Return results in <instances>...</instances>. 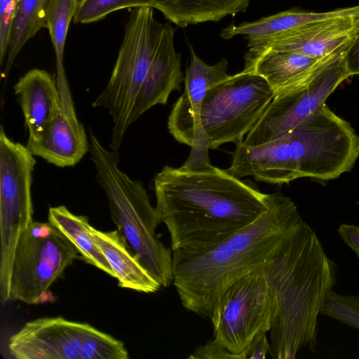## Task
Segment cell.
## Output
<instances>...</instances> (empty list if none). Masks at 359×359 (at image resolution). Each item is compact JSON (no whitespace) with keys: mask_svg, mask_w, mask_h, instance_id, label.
I'll return each mask as SVG.
<instances>
[{"mask_svg":"<svg viewBox=\"0 0 359 359\" xmlns=\"http://www.w3.org/2000/svg\"><path fill=\"white\" fill-rule=\"evenodd\" d=\"M273 299L264 270L250 273L230 285L218 298L210 318L214 339L239 359L260 332H269Z\"/></svg>","mask_w":359,"mask_h":359,"instance_id":"11","label":"cell"},{"mask_svg":"<svg viewBox=\"0 0 359 359\" xmlns=\"http://www.w3.org/2000/svg\"><path fill=\"white\" fill-rule=\"evenodd\" d=\"M124 344L111 335L92 327L85 337L79 359H128Z\"/></svg>","mask_w":359,"mask_h":359,"instance_id":"25","label":"cell"},{"mask_svg":"<svg viewBox=\"0 0 359 359\" xmlns=\"http://www.w3.org/2000/svg\"><path fill=\"white\" fill-rule=\"evenodd\" d=\"M26 146L33 155L65 168L79 163L89 150L90 143L76 114L65 111L62 106L39 140L27 142Z\"/></svg>","mask_w":359,"mask_h":359,"instance_id":"16","label":"cell"},{"mask_svg":"<svg viewBox=\"0 0 359 359\" xmlns=\"http://www.w3.org/2000/svg\"><path fill=\"white\" fill-rule=\"evenodd\" d=\"M318 60L292 51L249 49L243 71L264 79L275 93L298 79Z\"/></svg>","mask_w":359,"mask_h":359,"instance_id":"20","label":"cell"},{"mask_svg":"<svg viewBox=\"0 0 359 359\" xmlns=\"http://www.w3.org/2000/svg\"><path fill=\"white\" fill-rule=\"evenodd\" d=\"M163 27L154 18L152 7L134 8L108 83L92 104L107 109L112 117L111 150L120 148L130 126L132 107L150 69Z\"/></svg>","mask_w":359,"mask_h":359,"instance_id":"6","label":"cell"},{"mask_svg":"<svg viewBox=\"0 0 359 359\" xmlns=\"http://www.w3.org/2000/svg\"><path fill=\"white\" fill-rule=\"evenodd\" d=\"M92 327L61 316L34 319L10 337L8 351L16 359H79Z\"/></svg>","mask_w":359,"mask_h":359,"instance_id":"13","label":"cell"},{"mask_svg":"<svg viewBox=\"0 0 359 359\" xmlns=\"http://www.w3.org/2000/svg\"><path fill=\"white\" fill-rule=\"evenodd\" d=\"M345 60L346 69L350 76L359 75V32L347 49Z\"/></svg>","mask_w":359,"mask_h":359,"instance_id":"32","label":"cell"},{"mask_svg":"<svg viewBox=\"0 0 359 359\" xmlns=\"http://www.w3.org/2000/svg\"><path fill=\"white\" fill-rule=\"evenodd\" d=\"M192 359H239L214 338L198 346L188 357Z\"/></svg>","mask_w":359,"mask_h":359,"instance_id":"29","label":"cell"},{"mask_svg":"<svg viewBox=\"0 0 359 359\" xmlns=\"http://www.w3.org/2000/svg\"><path fill=\"white\" fill-rule=\"evenodd\" d=\"M354 14H359V5L326 12L291 9L255 22H243L238 25L231 24L222 29L220 36L224 39H230L238 35H243L248 41V47L254 48L285 31L332 18Z\"/></svg>","mask_w":359,"mask_h":359,"instance_id":"18","label":"cell"},{"mask_svg":"<svg viewBox=\"0 0 359 359\" xmlns=\"http://www.w3.org/2000/svg\"><path fill=\"white\" fill-rule=\"evenodd\" d=\"M79 0H48L46 6V28L49 31L55 49L57 67V85L62 107L74 109L64 66L63 54L65 40L71 20L74 18Z\"/></svg>","mask_w":359,"mask_h":359,"instance_id":"23","label":"cell"},{"mask_svg":"<svg viewBox=\"0 0 359 359\" xmlns=\"http://www.w3.org/2000/svg\"><path fill=\"white\" fill-rule=\"evenodd\" d=\"M48 0H18L11 41L3 72L6 81L10 69L25 43L43 27H46Z\"/></svg>","mask_w":359,"mask_h":359,"instance_id":"24","label":"cell"},{"mask_svg":"<svg viewBox=\"0 0 359 359\" xmlns=\"http://www.w3.org/2000/svg\"><path fill=\"white\" fill-rule=\"evenodd\" d=\"M266 333L267 332H260L254 337L247 351V359L266 358L270 350Z\"/></svg>","mask_w":359,"mask_h":359,"instance_id":"30","label":"cell"},{"mask_svg":"<svg viewBox=\"0 0 359 359\" xmlns=\"http://www.w3.org/2000/svg\"><path fill=\"white\" fill-rule=\"evenodd\" d=\"M78 250L55 226L33 222L21 234L15 250L2 303L19 301L38 304L64 271L78 257Z\"/></svg>","mask_w":359,"mask_h":359,"instance_id":"8","label":"cell"},{"mask_svg":"<svg viewBox=\"0 0 359 359\" xmlns=\"http://www.w3.org/2000/svg\"><path fill=\"white\" fill-rule=\"evenodd\" d=\"M251 0H152V7L180 27L217 22L228 15L245 12Z\"/></svg>","mask_w":359,"mask_h":359,"instance_id":"21","label":"cell"},{"mask_svg":"<svg viewBox=\"0 0 359 359\" xmlns=\"http://www.w3.org/2000/svg\"><path fill=\"white\" fill-rule=\"evenodd\" d=\"M302 220L290 198L270 194L268 209L227 238L198 252H172V283L183 306L210 318L220 295L241 278L264 269Z\"/></svg>","mask_w":359,"mask_h":359,"instance_id":"2","label":"cell"},{"mask_svg":"<svg viewBox=\"0 0 359 359\" xmlns=\"http://www.w3.org/2000/svg\"><path fill=\"white\" fill-rule=\"evenodd\" d=\"M142 6L152 7V0H80L74 22L88 24L119 9Z\"/></svg>","mask_w":359,"mask_h":359,"instance_id":"26","label":"cell"},{"mask_svg":"<svg viewBox=\"0 0 359 359\" xmlns=\"http://www.w3.org/2000/svg\"><path fill=\"white\" fill-rule=\"evenodd\" d=\"M191 60L186 69L184 90L172 105L168 119L170 134L178 142L191 148L190 154L208 157V142L201 125V106L209 86L227 77L228 62L222 58L217 64L204 62L190 46Z\"/></svg>","mask_w":359,"mask_h":359,"instance_id":"12","label":"cell"},{"mask_svg":"<svg viewBox=\"0 0 359 359\" xmlns=\"http://www.w3.org/2000/svg\"><path fill=\"white\" fill-rule=\"evenodd\" d=\"M28 130L27 142L39 140L62 107L57 82L46 71L33 69L14 86Z\"/></svg>","mask_w":359,"mask_h":359,"instance_id":"17","label":"cell"},{"mask_svg":"<svg viewBox=\"0 0 359 359\" xmlns=\"http://www.w3.org/2000/svg\"><path fill=\"white\" fill-rule=\"evenodd\" d=\"M264 270L273 299L270 355L293 359L304 348L313 350L318 316L335 283L337 266L304 220Z\"/></svg>","mask_w":359,"mask_h":359,"instance_id":"3","label":"cell"},{"mask_svg":"<svg viewBox=\"0 0 359 359\" xmlns=\"http://www.w3.org/2000/svg\"><path fill=\"white\" fill-rule=\"evenodd\" d=\"M274 91L262 77L243 71L210 85L201 111L209 148L243 144L271 102Z\"/></svg>","mask_w":359,"mask_h":359,"instance_id":"9","label":"cell"},{"mask_svg":"<svg viewBox=\"0 0 359 359\" xmlns=\"http://www.w3.org/2000/svg\"><path fill=\"white\" fill-rule=\"evenodd\" d=\"M48 220L73 244L86 262L115 278L109 262L91 236L86 216L74 215L65 206L60 205L49 208Z\"/></svg>","mask_w":359,"mask_h":359,"instance_id":"22","label":"cell"},{"mask_svg":"<svg viewBox=\"0 0 359 359\" xmlns=\"http://www.w3.org/2000/svg\"><path fill=\"white\" fill-rule=\"evenodd\" d=\"M154 188L172 252L212 247L254 222L270 202L251 181L190 156L180 168L165 165Z\"/></svg>","mask_w":359,"mask_h":359,"instance_id":"1","label":"cell"},{"mask_svg":"<svg viewBox=\"0 0 359 359\" xmlns=\"http://www.w3.org/2000/svg\"><path fill=\"white\" fill-rule=\"evenodd\" d=\"M91 236L111 267L118 286L153 293L161 285L128 248L117 230L101 231L90 226Z\"/></svg>","mask_w":359,"mask_h":359,"instance_id":"19","label":"cell"},{"mask_svg":"<svg viewBox=\"0 0 359 359\" xmlns=\"http://www.w3.org/2000/svg\"><path fill=\"white\" fill-rule=\"evenodd\" d=\"M359 157V135L325 104L292 130L265 144L236 146L228 170L241 178L288 184L298 178L330 180L350 171Z\"/></svg>","mask_w":359,"mask_h":359,"instance_id":"4","label":"cell"},{"mask_svg":"<svg viewBox=\"0 0 359 359\" xmlns=\"http://www.w3.org/2000/svg\"><path fill=\"white\" fill-rule=\"evenodd\" d=\"M33 154L0 130V294L6 287L17 243L33 220Z\"/></svg>","mask_w":359,"mask_h":359,"instance_id":"10","label":"cell"},{"mask_svg":"<svg viewBox=\"0 0 359 359\" xmlns=\"http://www.w3.org/2000/svg\"><path fill=\"white\" fill-rule=\"evenodd\" d=\"M337 233L359 258V226L341 224L337 229Z\"/></svg>","mask_w":359,"mask_h":359,"instance_id":"31","label":"cell"},{"mask_svg":"<svg viewBox=\"0 0 359 359\" xmlns=\"http://www.w3.org/2000/svg\"><path fill=\"white\" fill-rule=\"evenodd\" d=\"M358 203H359V201H358Z\"/></svg>","mask_w":359,"mask_h":359,"instance_id":"33","label":"cell"},{"mask_svg":"<svg viewBox=\"0 0 359 359\" xmlns=\"http://www.w3.org/2000/svg\"><path fill=\"white\" fill-rule=\"evenodd\" d=\"M18 0H0V63L8 50Z\"/></svg>","mask_w":359,"mask_h":359,"instance_id":"28","label":"cell"},{"mask_svg":"<svg viewBox=\"0 0 359 359\" xmlns=\"http://www.w3.org/2000/svg\"><path fill=\"white\" fill-rule=\"evenodd\" d=\"M89 134L96 180L107 198L120 236L161 287H168L173 280L172 252L156 235L161 222L157 208L151 205L142 182L120 170L119 153L106 149L90 129Z\"/></svg>","mask_w":359,"mask_h":359,"instance_id":"5","label":"cell"},{"mask_svg":"<svg viewBox=\"0 0 359 359\" xmlns=\"http://www.w3.org/2000/svg\"><path fill=\"white\" fill-rule=\"evenodd\" d=\"M174 28L168 23L163 24L150 69L132 107L130 126L152 107L165 104L172 91L181 90L185 76L181 68V55L174 47Z\"/></svg>","mask_w":359,"mask_h":359,"instance_id":"15","label":"cell"},{"mask_svg":"<svg viewBox=\"0 0 359 359\" xmlns=\"http://www.w3.org/2000/svg\"><path fill=\"white\" fill-rule=\"evenodd\" d=\"M321 313L359 330V296L345 295L330 290Z\"/></svg>","mask_w":359,"mask_h":359,"instance_id":"27","label":"cell"},{"mask_svg":"<svg viewBox=\"0 0 359 359\" xmlns=\"http://www.w3.org/2000/svg\"><path fill=\"white\" fill-rule=\"evenodd\" d=\"M351 41L319 60L298 79L275 92L242 144L254 147L273 140L324 104L338 86L350 76L345 56Z\"/></svg>","mask_w":359,"mask_h":359,"instance_id":"7","label":"cell"},{"mask_svg":"<svg viewBox=\"0 0 359 359\" xmlns=\"http://www.w3.org/2000/svg\"><path fill=\"white\" fill-rule=\"evenodd\" d=\"M358 32L359 14L338 16L285 31L249 49L292 51L320 60L351 42Z\"/></svg>","mask_w":359,"mask_h":359,"instance_id":"14","label":"cell"}]
</instances>
